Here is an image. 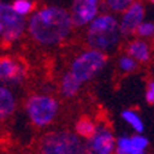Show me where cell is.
<instances>
[{
	"mask_svg": "<svg viewBox=\"0 0 154 154\" xmlns=\"http://www.w3.org/2000/svg\"><path fill=\"white\" fill-rule=\"evenodd\" d=\"M70 14L61 7H47L36 11L28 23L29 33L42 44H57L72 30Z\"/></svg>",
	"mask_w": 154,
	"mask_h": 154,
	"instance_id": "1",
	"label": "cell"
},
{
	"mask_svg": "<svg viewBox=\"0 0 154 154\" xmlns=\"http://www.w3.org/2000/svg\"><path fill=\"white\" fill-rule=\"evenodd\" d=\"M120 38L119 22L110 14H102L96 17L90 25L87 40L88 44L96 51H107L113 48Z\"/></svg>",
	"mask_w": 154,
	"mask_h": 154,
	"instance_id": "2",
	"label": "cell"
},
{
	"mask_svg": "<svg viewBox=\"0 0 154 154\" xmlns=\"http://www.w3.org/2000/svg\"><path fill=\"white\" fill-rule=\"evenodd\" d=\"M40 154H88L79 136L67 131L50 132L40 142Z\"/></svg>",
	"mask_w": 154,
	"mask_h": 154,
	"instance_id": "3",
	"label": "cell"
},
{
	"mask_svg": "<svg viewBox=\"0 0 154 154\" xmlns=\"http://www.w3.org/2000/svg\"><path fill=\"white\" fill-rule=\"evenodd\" d=\"M29 119L37 127L48 125L58 113V102L48 95H33L26 102Z\"/></svg>",
	"mask_w": 154,
	"mask_h": 154,
	"instance_id": "4",
	"label": "cell"
},
{
	"mask_svg": "<svg viewBox=\"0 0 154 154\" xmlns=\"http://www.w3.org/2000/svg\"><path fill=\"white\" fill-rule=\"evenodd\" d=\"M106 63V55L96 50L83 52L81 55L76 58L72 63L70 73L76 77L80 83L91 80L98 72L105 66Z\"/></svg>",
	"mask_w": 154,
	"mask_h": 154,
	"instance_id": "5",
	"label": "cell"
},
{
	"mask_svg": "<svg viewBox=\"0 0 154 154\" xmlns=\"http://www.w3.org/2000/svg\"><path fill=\"white\" fill-rule=\"evenodd\" d=\"M0 25L3 26V38L7 43L17 42L23 30H25V21L22 17L14 13L11 4L0 2Z\"/></svg>",
	"mask_w": 154,
	"mask_h": 154,
	"instance_id": "6",
	"label": "cell"
},
{
	"mask_svg": "<svg viewBox=\"0 0 154 154\" xmlns=\"http://www.w3.org/2000/svg\"><path fill=\"white\" fill-rule=\"evenodd\" d=\"M88 154H113L116 149V140L112 131L106 127L95 129V134L85 144Z\"/></svg>",
	"mask_w": 154,
	"mask_h": 154,
	"instance_id": "7",
	"label": "cell"
},
{
	"mask_svg": "<svg viewBox=\"0 0 154 154\" xmlns=\"http://www.w3.org/2000/svg\"><path fill=\"white\" fill-rule=\"evenodd\" d=\"M99 2L98 0H77L72 6V23L76 26H84L91 23L96 18Z\"/></svg>",
	"mask_w": 154,
	"mask_h": 154,
	"instance_id": "8",
	"label": "cell"
},
{
	"mask_svg": "<svg viewBox=\"0 0 154 154\" xmlns=\"http://www.w3.org/2000/svg\"><path fill=\"white\" fill-rule=\"evenodd\" d=\"M144 18V8L143 4L139 2H132L131 6L125 10L124 15H122L121 23L119 25L120 33L122 35H129V33L135 32L139 28Z\"/></svg>",
	"mask_w": 154,
	"mask_h": 154,
	"instance_id": "9",
	"label": "cell"
},
{
	"mask_svg": "<svg viewBox=\"0 0 154 154\" xmlns=\"http://www.w3.org/2000/svg\"><path fill=\"white\" fill-rule=\"evenodd\" d=\"M25 77V69L22 65L17 63L11 58H2L0 59V79L6 81L19 83Z\"/></svg>",
	"mask_w": 154,
	"mask_h": 154,
	"instance_id": "10",
	"label": "cell"
},
{
	"mask_svg": "<svg viewBox=\"0 0 154 154\" xmlns=\"http://www.w3.org/2000/svg\"><path fill=\"white\" fill-rule=\"evenodd\" d=\"M15 110V96L7 87L0 85V121L7 119Z\"/></svg>",
	"mask_w": 154,
	"mask_h": 154,
	"instance_id": "11",
	"label": "cell"
},
{
	"mask_svg": "<svg viewBox=\"0 0 154 154\" xmlns=\"http://www.w3.org/2000/svg\"><path fill=\"white\" fill-rule=\"evenodd\" d=\"M128 55L134 61L144 63L150 59V48H149L147 43L142 42V40H136L128 45Z\"/></svg>",
	"mask_w": 154,
	"mask_h": 154,
	"instance_id": "12",
	"label": "cell"
},
{
	"mask_svg": "<svg viewBox=\"0 0 154 154\" xmlns=\"http://www.w3.org/2000/svg\"><path fill=\"white\" fill-rule=\"evenodd\" d=\"M81 83L77 80L72 73H66L62 77V84H61V91L66 98H72L77 94V91L80 90Z\"/></svg>",
	"mask_w": 154,
	"mask_h": 154,
	"instance_id": "13",
	"label": "cell"
},
{
	"mask_svg": "<svg viewBox=\"0 0 154 154\" xmlns=\"http://www.w3.org/2000/svg\"><path fill=\"white\" fill-rule=\"evenodd\" d=\"M95 129H96V127L94 125V122L88 119H81L80 121H77V124H76L77 134L87 139H90L91 136L95 134Z\"/></svg>",
	"mask_w": 154,
	"mask_h": 154,
	"instance_id": "14",
	"label": "cell"
},
{
	"mask_svg": "<svg viewBox=\"0 0 154 154\" xmlns=\"http://www.w3.org/2000/svg\"><path fill=\"white\" fill-rule=\"evenodd\" d=\"M11 7H13L14 13H15L17 15L23 18V17L28 15L33 10L35 3H33V2H29V0H15V2L11 4Z\"/></svg>",
	"mask_w": 154,
	"mask_h": 154,
	"instance_id": "15",
	"label": "cell"
},
{
	"mask_svg": "<svg viewBox=\"0 0 154 154\" xmlns=\"http://www.w3.org/2000/svg\"><path fill=\"white\" fill-rule=\"evenodd\" d=\"M129 140H131V154H144V150L149 144L147 139L140 135H136L129 138Z\"/></svg>",
	"mask_w": 154,
	"mask_h": 154,
	"instance_id": "16",
	"label": "cell"
},
{
	"mask_svg": "<svg viewBox=\"0 0 154 154\" xmlns=\"http://www.w3.org/2000/svg\"><path fill=\"white\" fill-rule=\"evenodd\" d=\"M122 119L128 122V124H131V127L136 132L143 131V122L140 121L139 116L135 112H132V110H125V112H122Z\"/></svg>",
	"mask_w": 154,
	"mask_h": 154,
	"instance_id": "17",
	"label": "cell"
},
{
	"mask_svg": "<svg viewBox=\"0 0 154 154\" xmlns=\"http://www.w3.org/2000/svg\"><path fill=\"white\" fill-rule=\"evenodd\" d=\"M116 153L117 154H131V140L127 136H122L117 140L116 146Z\"/></svg>",
	"mask_w": 154,
	"mask_h": 154,
	"instance_id": "18",
	"label": "cell"
},
{
	"mask_svg": "<svg viewBox=\"0 0 154 154\" xmlns=\"http://www.w3.org/2000/svg\"><path fill=\"white\" fill-rule=\"evenodd\" d=\"M131 3H132L131 0H109L106 4L113 11H125V10L131 6Z\"/></svg>",
	"mask_w": 154,
	"mask_h": 154,
	"instance_id": "19",
	"label": "cell"
},
{
	"mask_svg": "<svg viewBox=\"0 0 154 154\" xmlns=\"http://www.w3.org/2000/svg\"><path fill=\"white\" fill-rule=\"evenodd\" d=\"M139 36L142 37H150V36L154 35V23L151 22H142L139 25V28L136 29Z\"/></svg>",
	"mask_w": 154,
	"mask_h": 154,
	"instance_id": "20",
	"label": "cell"
},
{
	"mask_svg": "<svg viewBox=\"0 0 154 154\" xmlns=\"http://www.w3.org/2000/svg\"><path fill=\"white\" fill-rule=\"evenodd\" d=\"M120 67H121V70L124 72H132L136 69V62L129 57H122L120 59Z\"/></svg>",
	"mask_w": 154,
	"mask_h": 154,
	"instance_id": "21",
	"label": "cell"
},
{
	"mask_svg": "<svg viewBox=\"0 0 154 154\" xmlns=\"http://www.w3.org/2000/svg\"><path fill=\"white\" fill-rule=\"evenodd\" d=\"M146 99H147V102L150 105H154V81L149 84L147 92H146Z\"/></svg>",
	"mask_w": 154,
	"mask_h": 154,
	"instance_id": "22",
	"label": "cell"
},
{
	"mask_svg": "<svg viewBox=\"0 0 154 154\" xmlns=\"http://www.w3.org/2000/svg\"><path fill=\"white\" fill-rule=\"evenodd\" d=\"M2 33H3V26L0 25V35H2Z\"/></svg>",
	"mask_w": 154,
	"mask_h": 154,
	"instance_id": "23",
	"label": "cell"
},
{
	"mask_svg": "<svg viewBox=\"0 0 154 154\" xmlns=\"http://www.w3.org/2000/svg\"><path fill=\"white\" fill-rule=\"evenodd\" d=\"M153 4H154V0H153Z\"/></svg>",
	"mask_w": 154,
	"mask_h": 154,
	"instance_id": "24",
	"label": "cell"
}]
</instances>
